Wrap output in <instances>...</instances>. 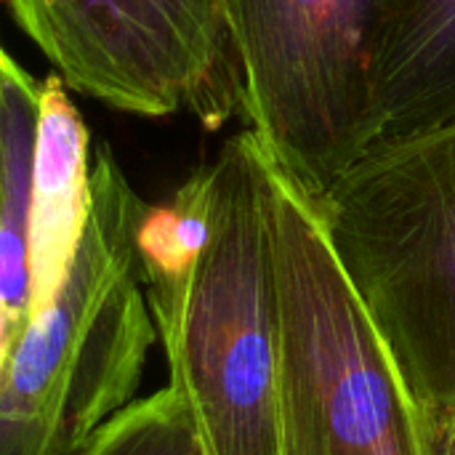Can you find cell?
I'll list each match as a JSON object with an SVG mask.
<instances>
[{
    "label": "cell",
    "instance_id": "obj_8",
    "mask_svg": "<svg viewBox=\"0 0 455 455\" xmlns=\"http://www.w3.org/2000/svg\"><path fill=\"white\" fill-rule=\"evenodd\" d=\"M455 120V0H392L376 149Z\"/></svg>",
    "mask_w": 455,
    "mask_h": 455
},
{
    "label": "cell",
    "instance_id": "obj_12",
    "mask_svg": "<svg viewBox=\"0 0 455 455\" xmlns=\"http://www.w3.org/2000/svg\"><path fill=\"white\" fill-rule=\"evenodd\" d=\"M192 455H203V453H200V448H195V453Z\"/></svg>",
    "mask_w": 455,
    "mask_h": 455
},
{
    "label": "cell",
    "instance_id": "obj_7",
    "mask_svg": "<svg viewBox=\"0 0 455 455\" xmlns=\"http://www.w3.org/2000/svg\"><path fill=\"white\" fill-rule=\"evenodd\" d=\"M93 152L91 133L69 99V88L53 72L40 83L29 229H27V317L43 309L59 291L91 211Z\"/></svg>",
    "mask_w": 455,
    "mask_h": 455
},
{
    "label": "cell",
    "instance_id": "obj_9",
    "mask_svg": "<svg viewBox=\"0 0 455 455\" xmlns=\"http://www.w3.org/2000/svg\"><path fill=\"white\" fill-rule=\"evenodd\" d=\"M40 83L0 43V307L21 323L29 307L27 229Z\"/></svg>",
    "mask_w": 455,
    "mask_h": 455
},
{
    "label": "cell",
    "instance_id": "obj_3",
    "mask_svg": "<svg viewBox=\"0 0 455 455\" xmlns=\"http://www.w3.org/2000/svg\"><path fill=\"white\" fill-rule=\"evenodd\" d=\"M312 205L429 451L455 455V120L365 155Z\"/></svg>",
    "mask_w": 455,
    "mask_h": 455
},
{
    "label": "cell",
    "instance_id": "obj_6",
    "mask_svg": "<svg viewBox=\"0 0 455 455\" xmlns=\"http://www.w3.org/2000/svg\"><path fill=\"white\" fill-rule=\"evenodd\" d=\"M67 88L141 117L243 115L227 0H3Z\"/></svg>",
    "mask_w": 455,
    "mask_h": 455
},
{
    "label": "cell",
    "instance_id": "obj_1",
    "mask_svg": "<svg viewBox=\"0 0 455 455\" xmlns=\"http://www.w3.org/2000/svg\"><path fill=\"white\" fill-rule=\"evenodd\" d=\"M272 181L275 163L245 128L139 224L168 387L203 455H283Z\"/></svg>",
    "mask_w": 455,
    "mask_h": 455
},
{
    "label": "cell",
    "instance_id": "obj_11",
    "mask_svg": "<svg viewBox=\"0 0 455 455\" xmlns=\"http://www.w3.org/2000/svg\"><path fill=\"white\" fill-rule=\"evenodd\" d=\"M16 331H19L16 320H13V317L0 307V365H3V357H5V352H8V347H11V341H13Z\"/></svg>",
    "mask_w": 455,
    "mask_h": 455
},
{
    "label": "cell",
    "instance_id": "obj_10",
    "mask_svg": "<svg viewBox=\"0 0 455 455\" xmlns=\"http://www.w3.org/2000/svg\"><path fill=\"white\" fill-rule=\"evenodd\" d=\"M195 448L187 405L165 387L107 421L80 455H192Z\"/></svg>",
    "mask_w": 455,
    "mask_h": 455
},
{
    "label": "cell",
    "instance_id": "obj_2",
    "mask_svg": "<svg viewBox=\"0 0 455 455\" xmlns=\"http://www.w3.org/2000/svg\"><path fill=\"white\" fill-rule=\"evenodd\" d=\"M144 211L115 152L93 149L91 211L75 259L0 365V455H80L136 403L157 341L136 251Z\"/></svg>",
    "mask_w": 455,
    "mask_h": 455
},
{
    "label": "cell",
    "instance_id": "obj_4",
    "mask_svg": "<svg viewBox=\"0 0 455 455\" xmlns=\"http://www.w3.org/2000/svg\"><path fill=\"white\" fill-rule=\"evenodd\" d=\"M283 455H432L397 365L312 200L272 181Z\"/></svg>",
    "mask_w": 455,
    "mask_h": 455
},
{
    "label": "cell",
    "instance_id": "obj_5",
    "mask_svg": "<svg viewBox=\"0 0 455 455\" xmlns=\"http://www.w3.org/2000/svg\"><path fill=\"white\" fill-rule=\"evenodd\" d=\"M392 0H227L243 115L275 168L325 195L379 139Z\"/></svg>",
    "mask_w": 455,
    "mask_h": 455
}]
</instances>
